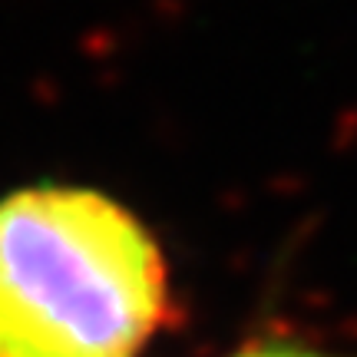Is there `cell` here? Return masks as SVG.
I'll use <instances>...</instances> for the list:
<instances>
[{
	"label": "cell",
	"mask_w": 357,
	"mask_h": 357,
	"mask_svg": "<svg viewBox=\"0 0 357 357\" xmlns=\"http://www.w3.org/2000/svg\"><path fill=\"white\" fill-rule=\"evenodd\" d=\"M172 321L169 261L132 208L63 182L0 199V357H142Z\"/></svg>",
	"instance_id": "6da1fadb"
},
{
	"label": "cell",
	"mask_w": 357,
	"mask_h": 357,
	"mask_svg": "<svg viewBox=\"0 0 357 357\" xmlns=\"http://www.w3.org/2000/svg\"><path fill=\"white\" fill-rule=\"evenodd\" d=\"M222 357H357V351H331V347L305 341L298 334L265 331L242 341L238 347H231L229 354Z\"/></svg>",
	"instance_id": "7a4b0ae2"
}]
</instances>
